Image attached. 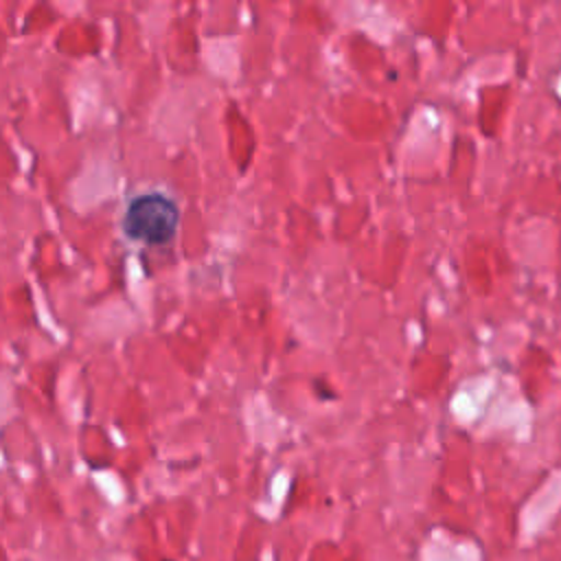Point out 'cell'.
<instances>
[{
  "mask_svg": "<svg viewBox=\"0 0 561 561\" xmlns=\"http://www.w3.org/2000/svg\"><path fill=\"white\" fill-rule=\"evenodd\" d=\"M178 206L162 193L138 195L129 202L123 217V232L142 243L160 245L173 239L178 228Z\"/></svg>",
  "mask_w": 561,
  "mask_h": 561,
  "instance_id": "1",
  "label": "cell"
}]
</instances>
